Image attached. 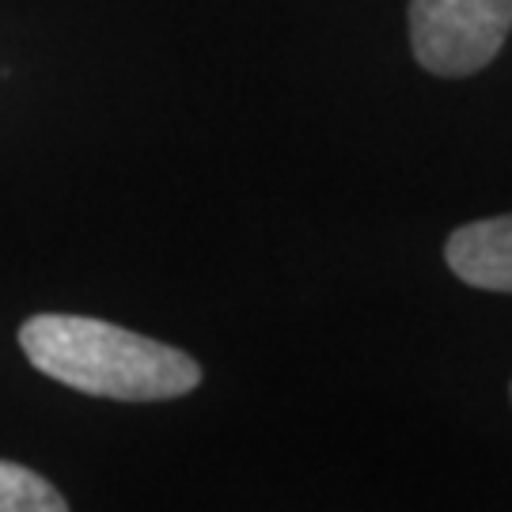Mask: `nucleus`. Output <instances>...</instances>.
Listing matches in <instances>:
<instances>
[{"instance_id": "f03ea898", "label": "nucleus", "mask_w": 512, "mask_h": 512, "mask_svg": "<svg viewBox=\"0 0 512 512\" xmlns=\"http://www.w3.org/2000/svg\"><path fill=\"white\" fill-rule=\"evenodd\" d=\"M512 31V0H410V46L425 73L486 69Z\"/></svg>"}, {"instance_id": "20e7f679", "label": "nucleus", "mask_w": 512, "mask_h": 512, "mask_svg": "<svg viewBox=\"0 0 512 512\" xmlns=\"http://www.w3.org/2000/svg\"><path fill=\"white\" fill-rule=\"evenodd\" d=\"M69 501L61 497L54 482L31 471L0 459V512H65Z\"/></svg>"}, {"instance_id": "f257e3e1", "label": "nucleus", "mask_w": 512, "mask_h": 512, "mask_svg": "<svg viewBox=\"0 0 512 512\" xmlns=\"http://www.w3.org/2000/svg\"><path fill=\"white\" fill-rule=\"evenodd\" d=\"M19 346L42 376L114 403L179 399L202 384V368L183 349L88 315H31Z\"/></svg>"}, {"instance_id": "7ed1b4c3", "label": "nucleus", "mask_w": 512, "mask_h": 512, "mask_svg": "<svg viewBox=\"0 0 512 512\" xmlns=\"http://www.w3.org/2000/svg\"><path fill=\"white\" fill-rule=\"evenodd\" d=\"M448 270L486 293H512V213L471 220L444 243Z\"/></svg>"}]
</instances>
